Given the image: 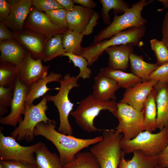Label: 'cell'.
Here are the masks:
<instances>
[{
	"label": "cell",
	"instance_id": "1",
	"mask_svg": "<svg viewBox=\"0 0 168 168\" xmlns=\"http://www.w3.org/2000/svg\"><path fill=\"white\" fill-rule=\"evenodd\" d=\"M56 124L53 119L47 123L41 122L36 125L34 134L35 136H43L53 144L58 151L63 166L73 161L76 154L81 150L103 139L102 136L82 139L63 134L55 129Z\"/></svg>",
	"mask_w": 168,
	"mask_h": 168
},
{
	"label": "cell",
	"instance_id": "2",
	"mask_svg": "<svg viewBox=\"0 0 168 168\" xmlns=\"http://www.w3.org/2000/svg\"><path fill=\"white\" fill-rule=\"evenodd\" d=\"M146 31L145 26L128 28L115 34L108 40L93 42L90 46L83 48L80 55L87 60L88 66H91L110 46L129 44L141 48L143 45L141 40Z\"/></svg>",
	"mask_w": 168,
	"mask_h": 168
},
{
	"label": "cell",
	"instance_id": "3",
	"mask_svg": "<svg viewBox=\"0 0 168 168\" xmlns=\"http://www.w3.org/2000/svg\"><path fill=\"white\" fill-rule=\"evenodd\" d=\"M168 142V127H166L156 133L144 131L130 140H125L122 137L120 144L125 154L138 151L147 156L158 157Z\"/></svg>",
	"mask_w": 168,
	"mask_h": 168
},
{
	"label": "cell",
	"instance_id": "4",
	"mask_svg": "<svg viewBox=\"0 0 168 168\" xmlns=\"http://www.w3.org/2000/svg\"><path fill=\"white\" fill-rule=\"evenodd\" d=\"M117 103L114 100L101 101L90 94L82 100L77 108L70 115L74 118L77 124L88 133L102 131L94 125L95 118L102 110H108L112 114L116 110Z\"/></svg>",
	"mask_w": 168,
	"mask_h": 168
},
{
	"label": "cell",
	"instance_id": "5",
	"mask_svg": "<svg viewBox=\"0 0 168 168\" xmlns=\"http://www.w3.org/2000/svg\"><path fill=\"white\" fill-rule=\"evenodd\" d=\"M102 136V140L91 147L90 152L100 168H118L123 153L120 144L121 134L113 129H104Z\"/></svg>",
	"mask_w": 168,
	"mask_h": 168
},
{
	"label": "cell",
	"instance_id": "6",
	"mask_svg": "<svg viewBox=\"0 0 168 168\" xmlns=\"http://www.w3.org/2000/svg\"><path fill=\"white\" fill-rule=\"evenodd\" d=\"M79 78L66 74L61 79L59 91L55 95H47V101L53 102L57 108L59 114L60 124L58 131L63 134L72 135V128L69 122L68 116L72 110L74 104L70 100L68 95L73 88L78 87Z\"/></svg>",
	"mask_w": 168,
	"mask_h": 168
},
{
	"label": "cell",
	"instance_id": "7",
	"mask_svg": "<svg viewBox=\"0 0 168 168\" xmlns=\"http://www.w3.org/2000/svg\"><path fill=\"white\" fill-rule=\"evenodd\" d=\"M153 1L141 0L132 4L122 15L118 16L114 14L112 22L95 36L93 42L109 39L115 34L130 28L145 26L147 20L142 16V11L145 6Z\"/></svg>",
	"mask_w": 168,
	"mask_h": 168
},
{
	"label": "cell",
	"instance_id": "8",
	"mask_svg": "<svg viewBox=\"0 0 168 168\" xmlns=\"http://www.w3.org/2000/svg\"><path fill=\"white\" fill-rule=\"evenodd\" d=\"M47 101L46 95L35 105H25L24 118L20 120L18 126L11 133L12 137L18 141L25 139L28 142L33 141L35 137L34 131L36 125L41 122L47 123L52 120L46 114L48 108Z\"/></svg>",
	"mask_w": 168,
	"mask_h": 168
},
{
	"label": "cell",
	"instance_id": "9",
	"mask_svg": "<svg viewBox=\"0 0 168 168\" xmlns=\"http://www.w3.org/2000/svg\"><path fill=\"white\" fill-rule=\"evenodd\" d=\"M112 114L119 121L115 130L123 134L124 139H132L144 131L143 109L139 111L128 104L119 102L116 110Z\"/></svg>",
	"mask_w": 168,
	"mask_h": 168
},
{
	"label": "cell",
	"instance_id": "10",
	"mask_svg": "<svg viewBox=\"0 0 168 168\" xmlns=\"http://www.w3.org/2000/svg\"><path fill=\"white\" fill-rule=\"evenodd\" d=\"M1 129L0 131L1 161L36 164L35 152L42 142L40 141L32 145L22 146L12 137L5 136Z\"/></svg>",
	"mask_w": 168,
	"mask_h": 168
},
{
	"label": "cell",
	"instance_id": "11",
	"mask_svg": "<svg viewBox=\"0 0 168 168\" xmlns=\"http://www.w3.org/2000/svg\"><path fill=\"white\" fill-rule=\"evenodd\" d=\"M42 61L40 58L34 59L28 51L22 62L16 66L17 79L22 84L30 86L47 76L49 66L44 65Z\"/></svg>",
	"mask_w": 168,
	"mask_h": 168
},
{
	"label": "cell",
	"instance_id": "12",
	"mask_svg": "<svg viewBox=\"0 0 168 168\" xmlns=\"http://www.w3.org/2000/svg\"><path fill=\"white\" fill-rule=\"evenodd\" d=\"M24 28L44 35L49 38L64 33L68 30L54 24L44 12L36 10L32 6L26 20Z\"/></svg>",
	"mask_w": 168,
	"mask_h": 168
},
{
	"label": "cell",
	"instance_id": "13",
	"mask_svg": "<svg viewBox=\"0 0 168 168\" xmlns=\"http://www.w3.org/2000/svg\"><path fill=\"white\" fill-rule=\"evenodd\" d=\"M29 88L30 86L22 84L17 79L13 85L10 112L7 116L0 118L1 124L16 127L19 124L25 113V99Z\"/></svg>",
	"mask_w": 168,
	"mask_h": 168
},
{
	"label": "cell",
	"instance_id": "14",
	"mask_svg": "<svg viewBox=\"0 0 168 168\" xmlns=\"http://www.w3.org/2000/svg\"><path fill=\"white\" fill-rule=\"evenodd\" d=\"M14 39L31 54L36 59H45L44 48L49 39L47 36L24 28L22 30L13 32Z\"/></svg>",
	"mask_w": 168,
	"mask_h": 168
},
{
	"label": "cell",
	"instance_id": "15",
	"mask_svg": "<svg viewBox=\"0 0 168 168\" xmlns=\"http://www.w3.org/2000/svg\"><path fill=\"white\" fill-rule=\"evenodd\" d=\"M157 82L155 80L142 81L126 89L119 102L128 104L138 110H142L146 100Z\"/></svg>",
	"mask_w": 168,
	"mask_h": 168
},
{
	"label": "cell",
	"instance_id": "16",
	"mask_svg": "<svg viewBox=\"0 0 168 168\" xmlns=\"http://www.w3.org/2000/svg\"><path fill=\"white\" fill-rule=\"evenodd\" d=\"M32 6V0H18L12 6L10 14L3 22L12 32L22 30Z\"/></svg>",
	"mask_w": 168,
	"mask_h": 168
},
{
	"label": "cell",
	"instance_id": "17",
	"mask_svg": "<svg viewBox=\"0 0 168 168\" xmlns=\"http://www.w3.org/2000/svg\"><path fill=\"white\" fill-rule=\"evenodd\" d=\"M94 79L92 94L96 98L103 101L115 100V92L120 88L116 81L100 72Z\"/></svg>",
	"mask_w": 168,
	"mask_h": 168
},
{
	"label": "cell",
	"instance_id": "18",
	"mask_svg": "<svg viewBox=\"0 0 168 168\" xmlns=\"http://www.w3.org/2000/svg\"><path fill=\"white\" fill-rule=\"evenodd\" d=\"M157 115L156 128L168 127V83L158 82L154 87Z\"/></svg>",
	"mask_w": 168,
	"mask_h": 168
},
{
	"label": "cell",
	"instance_id": "19",
	"mask_svg": "<svg viewBox=\"0 0 168 168\" xmlns=\"http://www.w3.org/2000/svg\"><path fill=\"white\" fill-rule=\"evenodd\" d=\"M133 46L125 44L110 46L105 50L109 55L108 67L126 71L129 65V56L133 51Z\"/></svg>",
	"mask_w": 168,
	"mask_h": 168
},
{
	"label": "cell",
	"instance_id": "20",
	"mask_svg": "<svg viewBox=\"0 0 168 168\" xmlns=\"http://www.w3.org/2000/svg\"><path fill=\"white\" fill-rule=\"evenodd\" d=\"M95 12L93 9L75 5L72 10L67 13L68 30L82 33Z\"/></svg>",
	"mask_w": 168,
	"mask_h": 168
},
{
	"label": "cell",
	"instance_id": "21",
	"mask_svg": "<svg viewBox=\"0 0 168 168\" xmlns=\"http://www.w3.org/2000/svg\"><path fill=\"white\" fill-rule=\"evenodd\" d=\"M0 62H7L17 65L26 55L28 50L15 39L0 41Z\"/></svg>",
	"mask_w": 168,
	"mask_h": 168
},
{
	"label": "cell",
	"instance_id": "22",
	"mask_svg": "<svg viewBox=\"0 0 168 168\" xmlns=\"http://www.w3.org/2000/svg\"><path fill=\"white\" fill-rule=\"evenodd\" d=\"M62 77L61 74L51 72L47 76L31 85L26 98L25 105H32L35 100L43 96L48 91L55 89L48 87L47 84L52 82L59 83Z\"/></svg>",
	"mask_w": 168,
	"mask_h": 168
},
{
	"label": "cell",
	"instance_id": "23",
	"mask_svg": "<svg viewBox=\"0 0 168 168\" xmlns=\"http://www.w3.org/2000/svg\"><path fill=\"white\" fill-rule=\"evenodd\" d=\"M133 153L132 158L126 160L123 152L118 168H156L158 166V157L147 156L138 151Z\"/></svg>",
	"mask_w": 168,
	"mask_h": 168
},
{
	"label": "cell",
	"instance_id": "24",
	"mask_svg": "<svg viewBox=\"0 0 168 168\" xmlns=\"http://www.w3.org/2000/svg\"><path fill=\"white\" fill-rule=\"evenodd\" d=\"M100 72L116 81L120 87L125 89L132 87L143 81L132 73L126 72L123 70L113 69L108 67L101 68Z\"/></svg>",
	"mask_w": 168,
	"mask_h": 168
},
{
	"label": "cell",
	"instance_id": "25",
	"mask_svg": "<svg viewBox=\"0 0 168 168\" xmlns=\"http://www.w3.org/2000/svg\"><path fill=\"white\" fill-rule=\"evenodd\" d=\"M36 164L38 168H63L60 157L51 152L42 142L35 152Z\"/></svg>",
	"mask_w": 168,
	"mask_h": 168
},
{
	"label": "cell",
	"instance_id": "26",
	"mask_svg": "<svg viewBox=\"0 0 168 168\" xmlns=\"http://www.w3.org/2000/svg\"><path fill=\"white\" fill-rule=\"evenodd\" d=\"M130 71L143 81H147L150 74L159 66L157 63H149L146 62L141 55L132 53L129 56Z\"/></svg>",
	"mask_w": 168,
	"mask_h": 168
},
{
	"label": "cell",
	"instance_id": "27",
	"mask_svg": "<svg viewBox=\"0 0 168 168\" xmlns=\"http://www.w3.org/2000/svg\"><path fill=\"white\" fill-rule=\"evenodd\" d=\"M143 127L144 131L152 133L156 128L157 110L154 88L143 105Z\"/></svg>",
	"mask_w": 168,
	"mask_h": 168
},
{
	"label": "cell",
	"instance_id": "28",
	"mask_svg": "<svg viewBox=\"0 0 168 168\" xmlns=\"http://www.w3.org/2000/svg\"><path fill=\"white\" fill-rule=\"evenodd\" d=\"M84 35L68 30L62 34L63 45L66 53L80 55L83 47L81 43Z\"/></svg>",
	"mask_w": 168,
	"mask_h": 168
},
{
	"label": "cell",
	"instance_id": "29",
	"mask_svg": "<svg viewBox=\"0 0 168 168\" xmlns=\"http://www.w3.org/2000/svg\"><path fill=\"white\" fill-rule=\"evenodd\" d=\"M62 34H59L49 38L44 48V62L50 61L66 53L62 43Z\"/></svg>",
	"mask_w": 168,
	"mask_h": 168
},
{
	"label": "cell",
	"instance_id": "30",
	"mask_svg": "<svg viewBox=\"0 0 168 168\" xmlns=\"http://www.w3.org/2000/svg\"><path fill=\"white\" fill-rule=\"evenodd\" d=\"M63 168H100L95 156L90 152L77 153L72 162L65 165Z\"/></svg>",
	"mask_w": 168,
	"mask_h": 168
},
{
	"label": "cell",
	"instance_id": "31",
	"mask_svg": "<svg viewBox=\"0 0 168 168\" xmlns=\"http://www.w3.org/2000/svg\"><path fill=\"white\" fill-rule=\"evenodd\" d=\"M102 7L101 14L105 24L110 23V11L113 9L114 14L117 12H124L130 8L129 4L122 0H100Z\"/></svg>",
	"mask_w": 168,
	"mask_h": 168
},
{
	"label": "cell",
	"instance_id": "32",
	"mask_svg": "<svg viewBox=\"0 0 168 168\" xmlns=\"http://www.w3.org/2000/svg\"><path fill=\"white\" fill-rule=\"evenodd\" d=\"M16 65L11 63L0 62V86L9 87L13 86L17 79Z\"/></svg>",
	"mask_w": 168,
	"mask_h": 168
},
{
	"label": "cell",
	"instance_id": "33",
	"mask_svg": "<svg viewBox=\"0 0 168 168\" xmlns=\"http://www.w3.org/2000/svg\"><path fill=\"white\" fill-rule=\"evenodd\" d=\"M62 56L68 57L73 63L75 67H78L80 69V72L77 76L79 78L83 79H89L91 74L90 69L88 67V64L87 60L83 57L77 55L70 53H65Z\"/></svg>",
	"mask_w": 168,
	"mask_h": 168
},
{
	"label": "cell",
	"instance_id": "34",
	"mask_svg": "<svg viewBox=\"0 0 168 168\" xmlns=\"http://www.w3.org/2000/svg\"><path fill=\"white\" fill-rule=\"evenodd\" d=\"M150 42L151 49L156 57L157 64L159 66L168 62V49L162 41L152 39Z\"/></svg>",
	"mask_w": 168,
	"mask_h": 168
},
{
	"label": "cell",
	"instance_id": "35",
	"mask_svg": "<svg viewBox=\"0 0 168 168\" xmlns=\"http://www.w3.org/2000/svg\"><path fill=\"white\" fill-rule=\"evenodd\" d=\"M13 85L9 87H5L0 86L1 117L8 112V107H10L13 96Z\"/></svg>",
	"mask_w": 168,
	"mask_h": 168
},
{
	"label": "cell",
	"instance_id": "36",
	"mask_svg": "<svg viewBox=\"0 0 168 168\" xmlns=\"http://www.w3.org/2000/svg\"><path fill=\"white\" fill-rule=\"evenodd\" d=\"M68 12L65 9L62 8L50 10L44 13L54 24L63 28L68 29L67 21Z\"/></svg>",
	"mask_w": 168,
	"mask_h": 168
},
{
	"label": "cell",
	"instance_id": "37",
	"mask_svg": "<svg viewBox=\"0 0 168 168\" xmlns=\"http://www.w3.org/2000/svg\"><path fill=\"white\" fill-rule=\"evenodd\" d=\"M32 5L36 10L44 12L50 10L64 8L56 0H32Z\"/></svg>",
	"mask_w": 168,
	"mask_h": 168
},
{
	"label": "cell",
	"instance_id": "38",
	"mask_svg": "<svg viewBox=\"0 0 168 168\" xmlns=\"http://www.w3.org/2000/svg\"><path fill=\"white\" fill-rule=\"evenodd\" d=\"M168 83V62L159 66L150 75L148 81Z\"/></svg>",
	"mask_w": 168,
	"mask_h": 168
},
{
	"label": "cell",
	"instance_id": "39",
	"mask_svg": "<svg viewBox=\"0 0 168 168\" xmlns=\"http://www.w3.org/2000/svg\"><path fill=\"white\" fill-rule=\"evenodd\" d=\"M4 168H38L36 164L14 161H0Z\"/></svg>",
	"mask_w": 168,
	"mask_h": 168
},
{
	"label": "cell",
	"instance_id": "40",
	"mask_svg": "<svg viewBox=\"0 0 168 168\" xmlns=\"http://www.w3.org/2000/svg\"><path fill=\"white\" fill-rule=\"evenodd\" d=\"M12 5L7 0H0V21L3 22L11 12Z\"/></svg>",
	"mask_w": 168,
	"mask_h": 168
},
{
	"label": "cell",
	"instance_id": "41",
	"mask_svg": "<svg viewBox=\"0 0 168 168\" xmlns=\"http://www.w3.org/2000/svg\"><path fill=\"white\" fill-rule=\"evenodd\" d=\"M13 39V32L4 22L0 21V41Z\"/></svg>",
	"mask_w": 168,
	"mask_h": 168
},
{
	"label": "cell",
	"instance_id": "42",
	"mask_svg": "<svg viewBox=\"0 0 168 168\" xmlns=\"http://www.w3.org/2000/svg\"><path fill=\"white\" fill-rule=\"evenodd\" d=\"M99 17V15L96 11L89 23L86 26L85 30L82 33L84 36L89 35L93 32L94 28L96 26L98 23L97 20Z\"/></svg>",
	"mask_w": 168,
	"mask_h": 168
},
{
	"label": "cell",
	"instance_id": "43",
	"mask_svg": "<svg viewBox=\"0 0 168 168\" xmlns=\"http://www.w3.org/2000/svg\"><path fill=\"white\" fill-rule=\"evenodd\" d=\"M161 27V41L168 49V10L164 16Z\"/></svg>",
	"mask_w": 168,
	"mask_h": 168
},
{
	"label": "cell",
	"instance_id": "44",
	"mask_svg": "<svg viewBox=\"0 0 168 168\" xmlns=\"http://www.w3.org/2000/svg\"><path fill=\"white\" fill-rule=\"evenodd\" d=\"M158 166L165 168H168V142L167 144L158 159Z\"/></svg>",
	"mask_w": 168,
	"mask_h": 168
},
{
	"label": "cell",
	"instance_id": "45",
	"mask_svg": "<svg viewBox=\"0 0 168 168\" xmlns=\"http://www.w3.org/2000/svg\"><path fill=\"white\" fill-rule=\"evenodd\" d=\"M74 3L89 9H93L96 6V3L92 0H72Z\"/></svg>",
	"mask_w": 168,
	"mask_h": 168
},
{
	"label": "cell",
	"instance_id": "46",
	"mask_svg": "<svg viewBox=\"0 0 168 168\" xmlns=\"http://www.w3.org/2000/svg\"><path fill=\"white\" fill-rule=\"evenodd\" d=\"M68 12L71 11L74 7V3L72 0H56Z\"/></svg>",
	"mask_w": 168,
	"mask_h": 168
},
{
	"label": "cell",
	"instance_id": "47",
	"mask_svg": "<svg viewBox=\"0 0 168 168\" xmlns=\"http://www.w3.org/2000/svg\"><path fill=\"white\" fill-rule=\"evenodd\" d=\"M158 1L163 3L165 8L168 9V0H159Z\"/></svg>",
	"mask_w": 168,
	"mask_h": 168
},
{
	"label": "cell",
	"instance_id": "48",
	"mask_svg": "<svg viewBox=\"0 0 168 168\" xmlns=\"http://www.w3.org/2000/svg\"><path fill=\"white\" fill-rule=\"evenodd\" d=\"M0 168H4L2 165L0 163Z\"/></svg>",
	"mask_w": 168,
	"mask_h": 168
},
{
	"label": "cell",
	"instance_id": "49",
	"mask_svg": "<svg viewBox=\"0 0 168 168\" xmlns=\"http://www.w3.org/2000/svg\"><path fill=\"white\" fill-rule=\"evenodd\" d=\"M156 168H164V167H161L159 166H157V167Z\"/></svg>",
	"mask_w": 168,
	"mask_h": 168
}]
</instances>
